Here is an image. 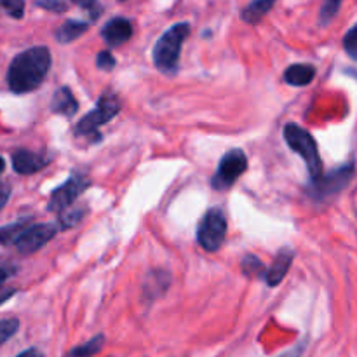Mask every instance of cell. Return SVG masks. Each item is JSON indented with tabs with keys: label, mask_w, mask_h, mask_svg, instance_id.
<instances>
[{
	"label": "cell",
	"mask_w": 357,
	"mask_h": 357,
	"mask_svg": "<svg viewBox=\"0 0 357 357\" xmlns=\"http://www.w3.org/2000/svg\"><path fill=\"white\" fill-rule=\"evenodd\" d=\"M51 68V52L44 45L26 49L13 59L7 72V84L16 94L35 91Z\"/></svg>",
	"instance_id": "6da1fadb"
},
{
	"label": "cell",
	"mask_w": 357,
	"mask_h": 357,
	"mask_svg": "<svg viewBox=\"0 0 357 357\" xmlns=\"http://www.w3.org/2000/svg\"><path fill=\"white\" fill-rule=\"evenodd\" d=\"M190 35V24L176 23L160 35L153 45V63L162 73H176L180 52L185 44V38Z\"/></svg>",
	"instance_id": "7a4b0ae2"
},
{
	"label": "cell",
	"mask_w": 357,
	"mask_h": 357,
	"mask_svg": "<svg viewBox=\"0 0 357 357\" xmlns=\"http://www.w3.org/2000/svg\"><path fill=\"white\" fill-rule=\"evenodd\" d=\"M284 142L293 152L298 153L305 160L310 180H317L323 176V162H321L317 143L309 131L289 122L284 128Z\"/></svg>",
	"instance_id": "3957f363"
},
{
	"label": "cell",
	"mask_w": 357,
	"mask_h": 357,
	"mask_svg": "<svg viewBox=\"0 0 357 357\" xmlns=\"http://www.w3.org/2000/svg\"><path fill=\"white\" fill-rule=\"evenodd\" d=\"M121 112V103L115 98V94L112 93H105L103 96L98 100V105L94 110H91L89 114L84 115L80 119V122L77 124L75 128V135L77 136H91L96 135L100 131L101 126H105L107 122H110L115 115Z\"/></svg>",
	"instance_id": "277c9868"
},
{
	"label": "cell",
	"mask_w": 357,
	"mask_h": 357,
	"mask_svg": "<svg viewBox=\"0 0 357 357\" xmlns=\"http://www.w3.org/2000/svg\"><path fill=\"white\" fill-rule=\"evenodd\" d=\"M227 236L225 213L220 208H213L202 216L197 229V241L206 251H218Z\"/></svg>",
	"instance_id": "5b68a950"
},
{
	"label": "cell",
	"mask_w": 357,
	"mask_h": 357,
	"mask_svg": "<svg viewBox=\"0 0 357 357\" xmlns=\"http://www.w3.org/2000/svg\"><path fill=\"white\" fill-rule=\"evenodd\" d=\"M248 169V157L241 149H230L225 155L222 157L216 169L215 176H213V188L215 190H229L241 174L246 173Z\"/></svg>",
	"instance_id": "8992f818"
},
{
	"label": "cell",
	"mask_w": 357,
	"mask_h": 357,
	"mask_svg": "<svg viewBox=\"0 0 357 357\" xmlns=\"http://www.w3.org/2000/svg\"><path fill=\"white\" fill-rule=\"evenodd\" d=\"M352 176H354V166L347 164V166H342L338 169L331 171L326 176H321L317 180H312L310 187L307 188L309 194L316 199H324L330 197V195L338 194L340 190H344L349 183H351Z\"/></svg>",
	"instance_id": "52a82bcc"
},
{
	"label": "cell",
	"mask_w": 357,
	"mask_h": 357,
	"mask_svg": "<svg viewBox=\"0 0 357 357\" xmlns=\"http://www.w3.org/2000/svg\"><path fill=\"white\" fill-rule=\"evenodd\" d=\"M89 185L91 181L87 180L86 176H80V174L72 176L68 181H65L61 187H58L54 192H52L47 202V211L51 213L65 211L66 208H70V206H72L73 202L82 195V192L86 190Z\"/></svg>",
	"instance_id": "ba28073f"
},
{
	"label": "cell",
	"mask_w": 357,
	"mask_h": 357,
	"mask_svg": "<svg viewBox=\"0 0 357 357\" xmlns=\"http://www.w3.org/2000/svg\"><path fill=\"white\" fill-rule=\"evenodd\" d=\"M56 232H58V227L52 225V223L30 225L14 246L17 248L21 255H31L40 250L42 246H45L56 236Z\"/></svg>",
	"instance_id": "9c48e42d"
},
{
	"label": "cell",
	"mask_w": 357,
	"mask_h": 357,
	"mask_svg": "<svg viewBox=\"0 0 357 357\" xmlns=\"http://www.w3.org/2000/svg\"><path fill=\"white\" fill-rule=\"evenodd\" d=\"M132 35V24L131 21L126 20V17H114V20L108 21L107 24L101 30V37L105 38L110 47H117V45L124 44L131 38Z\"/></svg>",
	"instance_id": "30bf717a"
},
{
	"label": "cell",
	"mask_w": 357,
	"mask_h": 357,
	"mask_svg": "<svg viewBox=\"0 0 357 357\" xmlns=\"http://www.w3.org/2000/svg\"><path fill=\"white\" fill-rule=\"evenodd\" d=\"M49 159L42 153L30 152V150H16L13 153V167L17 174H33L47 166Z\"/></svg>",
	"instance_id": "8fae6325"
},
{
	"label": "cell",
	"mask_w": 357,
	"mask_h": 357,
	"mask_svg": "<svg viewBox=\"0 0 357 357\" xmlns=\"http://www.w3.org/2000/svg\"><path fill=\"white\" fill-rule=\"evenodd\" d=\"M293 257H295V253H293V250H289V248H282V250L279 251L278 257L274 258V264H272L271 268L267 271V278H265L267 279V284L271 286V288L281 284L282 279L288 274L289 267H291Z\"/></svg>",
	"instance_id": "7c38bea8"
},
{
	"label": "cell",
	"mask_w": 357,
	"mask_h": 357,
	"mask_svg": "<svg viewBox=\"0 0 357 357\" xmlns=\"http://www.w3.org/2000/svg\"><path fill=\"white\" fill-rule=\"evenodd\" d=\"M51 110L54 114L65 115V117H72L79 110V103H77L75 96L72 94L70 87H59L54 93L51 100Z\"/></svg>",
	"instance_id": "4fadbf2b"
},
{
	"label": "cell",
	"mask_w": 357,
	"mask_h": 357,
	"mask_svg": "<svg viewBox=\"0 0 357 357\" xmlns=\"http://www.w3.org/2000/svg\"><path fill=\"white\" fill-rule=\"evenodd\" d=\"M316 77V68L312 65H305V63H295V65L288 66L284 72V80L289 86L303 87L310 84Z\"/></svg>",
	"instance_id": "5bb4252c"
},
{
	"label": "cell",
	"mask_w": 357,
	"mask_h": 357,
	"mask_svg": "<svg viewBox=\"0 0 357 357\" xmlns=\"http://www.w3.org/2000/svg\"><path fill=\"white\" fill-rule=\"evenodd\" d=\"M278 0H253V2L248 3L246 7L241 13V17H243L244 23L248 24H257L264 20L268 14V10L274 7V3Z\"/></svg>",
	"instance_id": "9a60e30c"
},
{
	"label": "cell",
	"mask_w": 357,
	"mask_h": 357,
	"mask_svg": "<svg viewBox=\"0 0 357 357\" xmlns=\"http://www.w3.org/2000/svg\"><path fill=\"white\" fill-rule=\"evenodd\" d=\"M89 24L80 20H68L56 30V40L59 44H68V42L77 40L82 33H86Z\"/></svg>",
	"instance_id": "2e32d148"
},
{
	"label": "cell",
	"mask_w": 357,
	"mask_h": 357,
	"mask_svg": "<svg viewBox=\"0 0 357 357\" xmlns=\"http://www.w3.org/2000/svg\"><path fill=\"white\" fill-rule=\"evenodd\" d=\"M28 227H30V220H20V222L2 227V229H0V244H2V246L16 244L17 239L23 236V232Z\"/></svg>",
	"instance_id": "e0dca14e"
},
{
	"label": "cell",
	"mask_w": 357,
	"mask_h": 357,
	"mask_svg": "<svg viewBox=\"0 0 357 357\" xmlns=\"http://www.w3.org/2000/svg\"><path fill=\"white\" fill-rule=\"evenodd\" d=\"M86 215H87L86 208H75V206H70V208H66L65 211L59 213L58 229L61 230L73 229V227H77L80 222H82V218Z\"/></svg>",
	"instance_id": "ac0fdd59"
},
{
	"label": "cell",
	"mask_w": 357,
	"mask_h": 357,
	"mask_svg": "<svg viewBox=\"0 0 357 357\" xmlns=\"http://www.w3.org/2000/svg\"><path fill=\"white\" fill-rule=\"evenodd\" d=\"M103 345H105V337L103 335H98V337L91 338V340L86 342V344L79 345V347H73L72 351L66 354V357H93L103 349Z\"/></svg>",
	"instance_id": "d6986e66"
},
{
	"label": "cell",
	"mask_w": 357,
	"mask_h": 357,
	"mask_svg": "<svg viewBox=\"0 0 357 357\" xmlns=\"http://www.w3.org/2000/svg\"><path fill=\"white\" fill-rule=\"evenodd\" d=\"M243 272L248 278H267V268L255 255H246L243 260Z\"/></svg>",
	"instance_id": "ffe728a7"
},
{
	"label": "cell",
	"mask_w": 357,
	"mask_h": 357,
	"mask_svg": "<svg viewBox=\"0 0 357 357\" xmlns=\"http://www.w3.org/2000/svg\"><path fill=\"white\" fill-rule=\"evenodd\" d=\"M342 6V0H323V6L319 10V23L326 26L335 16H337L338 9Z\"/></svg>",
	"instance_id": "44dd1931"
},
{
	"label": "cell",
	"mask_w": 357,
	"mask_h": 357,
	"mask_svg": "<svg viewBox=\"0 0 357 357\" xmlns=\"http://www.w3.org/2000/svg\"><path fill=\"white\" fill-rule=\"evenodd\" d=\"M17 330H20V321L14 319V317L13 319L0 321V347H2L9 338H13Z\"/></svg>",
	"instance_id": "7402d4cb"
},
{
	"label": "cell",
	"mask_w": 357,
	"mask_h": 357,
	"mask_svg": "<svg viewBox=\"0 0 357 357\" xmlns=\"http://www.w3.org/2000/svg\"><path fill=\"white\" fill-rule=\"evenodd\" d=\"M344 49L354 61H357V24H354V26L345 33Z\"/></svg>",
	"instance_id": "603a6c76"
},
{
	"label": "cell",
	"mask_w": 357,
	"mask_h": 357,
	"mask_svg": "<svg viewBox=\"0 0 357 357\" xmlns=\"http://www.w3.org/2000/svg\"><path fill=\"white\" fill-rule=\"evenodd\" d=\"M2 7L6 9V13L9 14V16L16 17V20L23 17L24 0H2Z\"/></svg>",
	"instance_id": "cb8c5ba5"
},
{
	"label": "cell",
	"mask_w": 357,
	"mask_h": 357,
	"mask_svg": "<svg viewBox=\"0 0 357 357\" xmlns=\"http://www.w3.org/2000/svg\"><path fill=\"white\" fill-rule=\"evenodd\" d=\"M96 66L103 72H112L115 68V58L110 51H101L96 58Z\"/></svg>",
	"instance_id": "d4e9b609"
},
{
	"label": "cell",
	"mask_w": 357,
	"mask_h": 357,
	"mask_svg": "<svg viewBox=\"0 0 357 357\" xmlns=\"http://www.w3.org/2000/svg\"><path fill=\"white\" fill-rule=\"evenodd\" d=\"M73 3H77L79 7L86 9L91 14V20H98L101 14V7L98 3V0H72Z\"/></svg>",
	"instance_id": "484cf974"
},
{
	"label": "cell",
	"mask_w": 357,
	"mask_h": 357,
	"mask_svg": "<svg viewBox=\"0 0 357 357\" xmlns=\"http://www.w3.org/2000/svg\"><path fill=\"white\" fill-rule=\"evenodd\" d=\"M17 271H20V267L10 260H0V284L13 278Z\"/></svg>",
	"instance_id": "4316f807"
},
{
	"label": "cell",
	"mask_w": 357,
	"mask_h": 357,
	"mask_svg": "<svg viewBox=\"0 0 357 357\" xmlns=\"http://www.w3.org/2000/svg\"><path fill=\"white\" fill-rule=\"evenodd\" d=\"M37 6L51 13H65L66 3L61 0H37Z\"/></svg>",
	"instance_id": "83f0119b"
},
{
	"label": "cell",
	"mask_w": 357,
	"mask_h": 357,
	"mask_svg": "<svg viewBox=\"0 0 357 357\" xmlns=\"http://www.w3.org/2000/svg\"><path fill=\"white\" fill-rule=\"evenodd\" d=\"M10 197V185L7 181L0 180V209H3V206L7 204Z\"/></svg>",
	"instance_id": "f1b7e54d"
},
{
	"label": "cell",
	"mask_w": 357,
	"mask_h": 357,
	"mask_svg": "<svg viewBox=\"0 0 357 357\" xmlns=\"http://www.w3.org/2000/svg\"><path fill=\"white\" fill-rule=\"evenodd\" d=\"M303 349H305V344H298L296 345V347H293V349H289V351H286L284 354H281V356H278V357H302V352H303Z\"/></svg>",
	"instance_id": "f546056e"
},
{
	"label": "cell",
	"mask_w": 357,
	"mask_h": 357,
	"mask_svg": "<svg viewBox=\"0 0 357 357\" xmlns=\"http://www.w3.org/2000/svg\"><path fill=\"white\" fill-rule=\"evenodd\" d=\"M14 295H16V289L14 288H0V305L6 303L9 298H13Z\"/></svg>",
	"instance_id": "4dcf8cb0"
},
{
	"label": "cell",
	"mask_w": 357,
	"mask_h": 357,
	"mask_svg": "<svg viewBox=\"0 0 357 357\" xmlns=\"http://www.w3.org/2000/svg\"><path fill=\"white\" fill-rule=\"evenodd\" d=\"M16 357H44V354H42L38 349H28V351L21 352V354L16 356Z\"/></svg>",
	"instance_id": "1f68e13d"
},
{
	"label": "cell",
	"mask_w": 357,
	"mask_h": 357,
	"mask_svg": "<svg viewBox=\"0 0 357 357\" xmlns=\"http://www.w3.org/2000/svg\"><path fill=\"white\" fill-rule=\"evenodd\" d=\"M3 169H6V162H3V159L0 157V174L3 173Z\"/></svg>",
	"instance_id": "d6a6232c"
}]
</instances>
